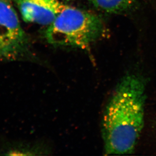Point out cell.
<instances>
[{"label":"cell","instance_id":"5","mask_svg":"<svg viewBox=\"0 0 156 156\" xmlns=\"http://www.w3.org/2000/svg\"><path fill=\"white\" fill-rule=\"evenodd\" d=\"M50 147L44 143H12L6 144L0 151L1 155L8 156H41L49 155Z\"/></svg>","mask_w":156,"mask_h":156},{"label":"cell","instance_id":"4","mask_svg":"<svg viewBox=\"0 0 156 156\" xmlns=\"http://www.w3.org/2000/svg\"><path fill=\"white\" fill-rule=\"evenodd\" d=\"M25 22L49 25L67 5L59 0H15Z\"/></svg>","mask_w":156,"mask_h":156},{"label":"cell","instance_id":"1","mask_svg":"<svg viewBox=\"0 0 156 156\" xmlns=\"http://www.w3.org/2000/svg\"><path fill=\"white\" fill-rule=\"evenodd\" d=\"M146 80L137 73L125 75L106 106L102 122L106 155L134 151L144 122Z\"/></svg>","mask_w":156,"mask_h":156},{"label":"cell","instance_id":"6","mask_svg":"<svg viewBox=\"0 0 156 156\" xmlns=\"http://www.w3.org/2000/svg\"><path fill=\"white\" fill-rule=\"evenodd\" d=\"M94 7L108 13H119L128 10L137 0H90Z\"/></svg>","mask_w":156,"mask_h":156},{"label":"cell","instance_id":"7","mask_svg":"<svg viewBox=\"0 0 156 156\" xmlns=\"http://www.w3.org/2000/svg\"><path fill=\"white\" fill-rule=\"evenodd\" d=\"M62 1H64L68 2L70 1H71V0H62Z\"/></svg>","mask_w":156,"mask_h":156},{"label":"cell","instance_id":"2","mask_svg":"<svg viewBox=\"0 0 156 156\" xmlns=\"http://www.w3.org/2000/svg\"><path fill=\"white\" fill-rule=\"evenodd\" d=\"M104 33V24L97 15L67 6L48 26L44 36L55 47L86 49Z\"/></svg>","mask_w":156,"mask_h":156},{"label":"cell","instance_id":"3","mask_svg":"<svg viewBox=\"0 0 156 156\" xmlns=\"http://www.w3.org/2000/svg\"><path fill=\"white\" fill-rule=\"evenodd\" d=\"M37 61L9 0H0V61Z\"/></svg>","mask_w":156,"mask_h":156}]
</instances>
